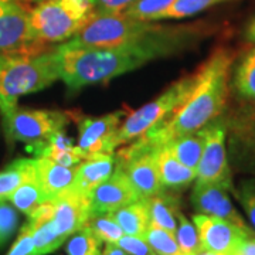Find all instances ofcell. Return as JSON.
<instances>
[{
    "instance_id": "2",
    "label": "cell",
    "mask_w": 255,
    "mask_h": 255,
    "mask_svg": "<svg viewBox=\"0 0 255 255\" xmlns=\"http://www.w3.org/2000/svg\"><path fill=\"white\" fill-rule=\"evenodd\" d=\"M234 61L236 54L228 48L220 47L213 51L194 71L196 80L184 100L163 122L137 139L149 146L163 145L174 137L203 129L223 117L231 92Z\"/></svg>"
},
{
    "instance_id": "22",
    "label": "cell",
    "mask_w": 255,
    "mask_h": 255,
    "mask_svg": "<svg viewBox=\"0 0 255 255\" xmlns=\"http://www.w3.org/2000/svg\"><path fill=\"white\" fill-rule=\"evenodd\" d=\"M150 216V224L167 230L169 233L176 234L177 230V214L180 213V203L177 197L160 191L155 196L146 199Z\"/></svg>"
},
{
    "instance_id": "5",
    "label": "cell",
    "mask_w": 255,
    "mask_h": 255,
    "mask_svg": "<svg viewBox=\"0 0 255 255\" xmlns=\"http://www.w3.org/2000/svg\"><path fill=\"white\" fill-rule=\"evenodd\" d=\"M155 21L129 17L125 13H95L75 36L60 46L65 48H104L121 46L147 34Z\"/></svg>"
},
{
    "instance_id": "19",
    "label": "cell",
    "mask_w": 255,
    "mask_h": 255,
    "mask_svg": "<svg viewBox=\"0 0 255 255\" xmlns=\"http://www.w3.org/2000/svg\"><path fill=\"white\" fill-rule=\"evenodd\" d=\"M34 159H36L37 180L46 193L48 200H53L73 186L77 167H67L63 164L55 163L47 157H34Z\"/></svg>"
},
{
    "instance_id": "38",
    "label": "cell",
    "mask_w": 255,
    "mask_h": 255,
    "mask_svg": "<svg viewBox=\"0 0 255 255\" xmlns=\"http://www.w3.org/2000/svg\"><path fill=\"white\" fill-rule=\"evenodd\" d=\"M244 38L248 43L255 44V17H253L248 21L246 30H244Z\"/></svg>"
},
{
    "instance_id": "8",
    "label": "cell",
    "mask_w": 255,
    "mask_h": 255,
    "mask_svg": "<svg viewBox=\"0 0 255 255\" xmlns=\"http://www.w3.org/2000/svg\"><path fill=\"white\" fill-rule=\"evenodd\" d=\"M117 164L127 174L140 199H149L164 190L153 146L136 139L128 147L119 150Z\"/></svg>"
},
{
    "instance_id": "17",
    "label": "cell",
    "mask_w": 255,
    "mask_h": 255,
    "mask_svg": "<svg viewBox=\"0 0 255 255\" xmlns=\"http://www.w3.org/2000/svg\"><path fill=\"white\" fill-rule=\"evenodd\" d=\"M117 164L114 153H92L88 155L75 169L71 189L82 194L91 196L92 190L110 177Z\"/></svg>"
},
{
    "instance_id": "23",
    "label": "cell",
    "mask_w": 255,
    "mask_h": 255,
    "mask_svg": "<svg viewBox=\"0 0 255 255\" xmlns=\"http://www.w3.org/2000/svg\"><path fill=\"white\" fill-rule=\"evenodd\" d=\"M204 142H206V127L187 135L174 137L163 145L167 146L170 153L180 163L196 170L197 164L200 162Z\"/></svg>"
},
{
    "instance_id": "39",
    "label": "cell",
    "mask_w": 255,
    "mask_h": 255,
    "mask_svg": "<svg viewBox=\"0 0 255 255\" xmlns=\"http://www.w3.org/2000/svg\"><path fill=\"white\" fill-rule=\"evenodd\" d=\"M101 255H129L125 251V250H122L121 247L117 246V244H107L105 248H104V251L101 253Z\"/></svg>"
},
{
    "instance_id": "33",
    "label": "cell",
    "mask_w": 255,
    "mask_h": 255,
    "mask_svg": "<svg viewBox=\"0 0 255 255\" xmlns=\"http://www.w3.org/2000/svg\"><path fill=\"white\" fill-rule=\"evenodd\" d=\"M17 224V210L11 206V203L0 201V247L14 234Z\"/></svg>"
},
{
    "instance_id": "31",
    "label": "cell",
    "mask_w": 255,
    "mask_h": 255,
    "mask_svg": "<svg viewBox=\"0 0 255 255\" xmlns=\"http://www.w3.org/2000/svg\"><path fill=\"white\" fill-rule=\"evenodd\" d=\"M246 213L250 227L255 231V174L241 179L231 191Z\"/></svg>"
},
{
    "instance_id": "25",
    "label": "cell",
    "mask_w": 255,
    "mask_h": 255,
    "mask_svg": "<svg viewBox=\"0 0 255 255\" xmlns=\"http://www.w3.org/2000/svg\"><path fill=\"white\" fill-rule=\"evenodd\" d=\"M9 201L14 209L30 217L40 206H43L46 201H48V199L44 190L41 189L36 176L23 183L17 190L10 196Z\"/></svg>"
},
{
    "instance_id": "24",
    "label": "cell",
    "mask_w": 255,
    "mask_h": 255,
    "mask_svg": "<svg viewBox=\"0 0 255 255\" xmlns=\"http://www.w3.org/2000/svg\"><path fill=\"white\" fill-rule=\"evenodd\" d=\"M36 159L20 157L0 170V201H9L10 196L24 182L36 177Z\"/></svg>"
},
{
    "instance_id": "20",
    "label": "cell",
    "mask_w": 255,
    "mask_h": 255,
    "mask_svg": "<svg viewBox=\"0 0 255 255\" xmlns=\"http://www.w3.org/2000/svg\"><path fill=\"white\" fill-rule=\"evenodd\" d=\"M231 91L244 104L255 105V44L234 61Z\"/></svg>"
},
{
    "instance_id": "13",
    "label": "cell",
    "mask_w": 255,
    "mask_h": 255,
    "mask_svg": "<svg viewBox=\"0 0 255 255\" xmlns=\"http://www.w3.org/2000/svg\"><path fill=\"white\" fill-rule=\"evenodd\" d=\"M50 201V223L65 240L87 226L91 216V196L68 189Z\"/></svg>"
},
{
    "instance_id": "3",
    "label": "cell",
    "mask_w": 255,
    "mask_h": 255,
    "mask_svg": "<svg viewBox=\"0 0 255 255\" xmlns=\"http://www.w3.org/2000/svg\"><path fill=\"white\" fill-rule=\"evenodd\" d=\"M60 80L57 47L0 53V115L9 127L21 97L41 91Z\"/></svg>"
},
{
    "instance_id": "10",
    "label": "cell",
    "mask_w": 255,
    "mask_h": 255,
    "mask_svg": "<svg viewBox=\"0 0 255 255\" xmlns=\"http://www.w3.org/2000/svg\"><path fill=\"white\" fill-rule=\"evenodd\" d=\"M227 150L234 167L255 174V105L246 104L227 118Z\"/></svg>"
},
{
    "instance_id": "30",
    "label": "cell",
    "mask_w": 255,
    "mask_h": 255,
    "mask_svg": "<svg viewBox=\"0 0 255 255\" xmlns=\"http://www.w3.org/2000/svg\"><path fill=\"white\" fill-rule=\"evenodd\" d=\"M143 238L157 255H183L174 234L155 224L149 226Z\"/></svg>"
},
{
    "instance_id": "4",
    "label": "cell",
    "mask_w": 255,
    "mask_h": 255,
    "mask_svg": "<svg viewBox=\"0 0 255 255\" xmlns=\"http://www.w3.org/2000/svg\"><path fill=\"white\" fill-rule=\"evenodd\" d=\"M97 0H41L30 9L37 44L51 46L71 40L95 14Z\"/></svg>"
},
{
    "instance_id": "1",
    "label": "cell",
    "mask_w": 255,
    "mask_h": 255,
    "mask_svg": "<svg viewBox=\"0 0 255 255\" xmlns=\"http://www.w3.org/2000/svg\"><path fill=\"white\" fill-rule=\"evenodd\" d=\"M199 27H169L156 24L153 30L125 44L104 48H65L57 46L60 80L71 92L111 81L153 60L169 57L190 47L200 38Z\"/></svg>"
},
{
    "instance_id": "27",
    "label": "cell",
    "mask_w": 255,
    "mask_h": 255,
    "mask_svg": "<svg viewBox=\"0 0 255 255\" xmlns=\"http://www.w3.org/2000/svg\"><path fill=\"white\" fill-rule=\"evenodd\" d=\"M85 227L90 228L102 241V244H117L124 236L122 228L119 227V224L114 220L111 213L90 216Z\"/></svg>"
},
{
    "instance_id": "37",
    "label": "cell",
    "mask_w": 255,
    "mask_h": 255,
    "mask_svg": "<svg viewBox=\"0 0 255 255\" xmlns=\"http://www.w3.org/2000/svg\"><path fill=\"white\" fill-rule=\"evenodd\" d=\"M230 255H255V231L247 234Z\"/></svg>"
},
{
    "instance_id": "16",
    "label": "cell",
    "mask_w": 255,
    "mask_h": 255,
    "mask_svg": "<svg viewBox=\"0 0 255 255\" xmlns=\"http://www.w3.org/2000/svg\"><path fill=\"white\" fill-rule=\"evenodd\" d=\"M139 194L124 170L115 164V169L107 180L91 193V216L114 213L127 204L139 200Z\"/></svg>"
},
{
    "instance_id": "41",
    "label": "cell",
    "mask_w": 255,
    "mask_h": 255,
    "mask_svg": "<svg viewBox=\"0 0 255 255\" xmlns=\"http://www.w3.org/2000/svg\"><path fill=\"white\" fill-rule=\"evenodd\" d=\"M23 1H26V3H27V1H34V0H23Z\"/></svg>"
},
{
    "instance_id": "28",
    "label": "cell",
    "mask_w": 255,
    "mask_h": 255,
    "mask_svg": "<svg viewBox=\"0 0 255 255\" xmlns=\"http://www.w3.org/2000/svg\"><path fill=\"white\" fill-rule=\"evenodd\" d=\"M174 237L177 240L183 255H197L203 250L197 228L193 221L186 219L182 211L177 214V230Z\"/></svg>"
},
{
    "instance_id": "34",
    "label": "cell",
    "mask_w": 255,
    "mask_h": 255,
    "mask_svg": "<svg viewBox=\"0 0 255 255\" xmlns=\"http://www.w3.org/2000/svg\"><path fill=\"white\" fill-rule=\"evenodd\" d=\"M6 255H36L33 228L28 221L20 230L16 243L11 246L10 251Z\"/></svg>"
},
{
    "instance_id": "32",
    "label": "cell",
    "mask_w": 255,
    "mask_h": 255,
    "mask_svg": "<svg viewBox=\"0 0 255 255\" xmlns=\"http://www.w3.org/2000/svg\"><path fill=\"white\" fill-rule=\"evenodd\" d=\"M174 0H137L130 7H128L125 11L129 17L145 20V21H157L159 16L164 10L169 9V6Z\"/></svg>"
},
{
    "instance_id": "35",
    "label": "cell",
    "mask_w": 255,
    "mask_h": 255,
    "mask_svg": "<svg viewBox=\"0 0 255 255\" xmlns=\"http://www.w3.org/2000/svg\"><path fill=\"white\" fill-rule=\"evenodd\" d=\"M122 250H125L129 255H157L152 250V247L147 244L145 238L133 237L124 234L122 238L117 243Z\"/></svg>"
},
{
    "instance_id": "21",
    "label": "cell",
    "mask_w": 255,
    "mask_h": 255,
    "mask_svg": "<svg viewBox=\"0 0 255 255\" xmlns=\"http://www.w3.org/2000/svg\"><path fill=\"white\" fill-rule=\"evenodd\" d=\"M114 220L122 228L124 234L133 237H145L146 231L150 226V216L146 199H139L130 204L111 213Z\"/></svg>"
},
{
    "instance_id": "11",
    "label": "cell",
    "mask_w": 255,
    "mask_h": 255,
    "mask_svg": "<svg viewBox=\"0 0 255 255\" xmlns=\"http://www.w3.org/2000/svg\"><path fill=\"white\" fill-rule=\"evenodd\" d=\"M37 44L31 23L30 7L23 0H0V53L30 50Z\"/></svg>"
},
{
    "instance_id": "26",
    "label": "cell",
    "mask_w": 255,
    "mask_h": 255,
    "mask_svg": "<svg viewBox=\"0 0 255 255\" xmlns=\"http://www.w3.org/2000/svg\"><path fill=\"white\" fill-rule=\"evenodd\" d=\"M231 1V0H174L159 16L157 20H172V18H186L191 17L194 14H199L204 10L214 7L217 4Z\"/></svg>"
},
{
    "instance_id": "18",
    "label": "cell",
    "mask_w": 255,
    "mask_h": 255,
    "mask_svg": "<svg viewBox=\"0 0 255 255\" xmlns=\"http://www.w3.org/2000/svg\"><path fill=\"white\" fill-rule=\"evenodd\" d=\"M159 176L164 190H183L196 180V170L182 164L166 145L153 146Z\"/></svg>"
},
{
    "instance_id": "6",
    "label": "cell",
    "mask_w": 255,
    "mask_h": 255,
    "mask_svg": "<svg viewBox=\"0 0 255 255\" xmlns=\"http://www.w3.org/2000/svg\"><path fill=\"white\" fill-rule=\"evenodd\" d=\"M194 80L196 73L184 75L170 87H167L155 100L145 104L139 110L129 112L117 132V147L133 142L135 139L145 135L147 130L163 122L189 94Z\"/></svg>"
},
{
    "instance_id": "15",
    "label": "cell",
    "mask_w": 255,
    "mask_h": 255,
    "mask_svg": "<svg viewBox=\"0 0 255 255\" xmlns=\"http://www.w3.org/2000/svg\"><path fill=\"white\" fill-rule=\"evenodd\" d=\"M230 190L221 184L214 183H196L191 191L190 201L193 209L200 214L213 216L227 220L240 227L251 228L238 213L230 199Z\"/></svg>"
},
{
    "instance_id": "14",
    "label": "cell",
    "mask_w": 255,
    "mask_h": 255,
    "mask_svg": "<svg viewBox=\"0 0 255 255\" xmlns=\"http://www.w3.org/2000/svg\"><path fill=\"white\" fill-rule=\"evenodd\" d=\"M193 223L199 231L201 241V248L206 251H213L219 254L230 255L240 241L254 231L253 228L240 227L227 220L206 216V214H194Z\"/></svg>"
},
{
    "instance_id": "7",
    "label": "cell",
    "mask_w": 255,
    "mask_h": 255,
    "mask_svg": "<svg viewBox=\"0 0 255 255\" xmlns=\"http://www.w3.org/2000/svg\"><path fill=\"white\" fill-rule=\"evenodd\" d=\"M194 182L221 184L230 191L234 189L227 150V118L224 117L206 127V142Z\"/></svg>"
},
{
    "instance_id": "36",
    "label": "cell",
    "mask_w": 255,
    "mask_h": 255,
    "mask_svg": "<svg viewBox=\"0 0 255 255\" xmlns=\"http://www.w3.org/2000/svg\"><path fill=\"white\" fill-rule=\"evenodd\" d=\"M137 0H97L95 13H122Z\"/></svg>"
},
{
    "instance_id": "42",
    "label": "cell",
    "mask_w": 255,
    "mask_h": 255,
    "mask_svg": "<svg viewBox=\"0 0 255 255\" xmlns=\"http://www.w3.org/2000/svg\"><path fill=\"white\" fill-rule=\"evenodd\" d=\"M34 1H41V0H34Z\"/></svg>"
},
{
    "instance_id": "12",
    "label": "cell",
    "mask_w": 255,
    "mask_h": 255,
    "mask_svg": "<svg viewBox=\"0 0 255 255\" xmlns=\"http://www.w3.org/2000/svg\"><path fill=\"white\" fill-rule=\"evenodd\" d=\"M127 115L125 111H117L100 118H91L85 115H77L74 118L71 115L78 127L77 146L87 155L114 153V150L117 149V132L124 121V117Z\"/></svg>"
},
{
    "instance_id": "9",
    "label": "cell",
    "mask_w": 255,
    "mask_h": 255,
    "mask_svg": "<svg viewBox=\"0 0 255 255\" xmlns=\"http://www.w3.org/2000/svg\"><path fill=\"white\" fill-rule=\"evenodd\" d=\"M71 114L54 110H16L9 127L4 129L9 140H20L34 146L47 140L70 124Z\"/></svg>"
},
{
    "instance_id": "29",
    "label": "cell",
    "mask_w": 255,
    "mask_h": 255,
    "mask_svg": "<svg viewBox=\"0 0 255 255\" xmlns=\"http://www.w3.org/2000/svg\"><path fill=\"white\" fill-rule=\"evenodd\" d=\"M102 241L88 227L74 233L67 243V255H101Z\"/></svg>"
},
{
    "instance_id": "40",
    "label": "cell",
    "mask_w": 255,
    "mask_h": 255,
    "mask_svg": "<svg viewBox=\"0 0 255 255\" xmlns=\"http://www.w3.org/2000/svg\"><path fill=\"white\" fill-rule=\"evenodd\" d=\"M197 255H224V254H219V253H213V251H206V250H201L200 253Z\"/></svg>"
}]
</instances>
